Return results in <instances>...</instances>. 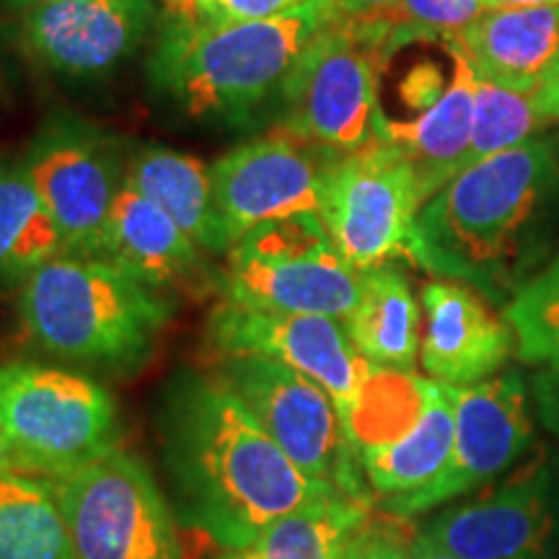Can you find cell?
<instances>
[{
	"label": "cell",
	"instance_id": "cell-24",
	"mask_svg": "<svg viewBox=\"0 0 559 559\" xmlns=\"http://www.w3.org/2000/svg\"><path fill=\"white\" fill-rule=\"evenodd\" d=\"M362 498L332 492L293 510L234 549H221L210 559H337L340 549L368 515Z\"/></svg>",
	"mask_w": 559,
	"mask_h": 559
},
{
	"label": "cell",
	"instance_id": "cell-6",
	"mask_svg": "<svg viewBox=\"0 0 559 559\" xmlns=\"http://www.w3.org/2000/svg\"><path fill=\"white\" fill-rule=\"evenodd\" d=\"M0 430L26 474L66 479L120 443L109 391L41 362H0Z\"/></svg>",
	"mask_w": 559,
	"mask_h": 559
},
{
	"label": "cell",
	"instance_id": "cell-16",
	"mask_svg": "<svg viewBox=\"0 0 559 559\" xmlns=\"http://www.w3.org/2000/svg\"><path fill=\"white\" fill-rule=\"evenodd\" d=\"M557 521V479L531 461L492 492L449 508L419 534L459 559L544 557Z\"/></svg>",
	"mask_w": 559,
	"mask_h": 559
},
{
	"label": "cell",
	"instance_id": "cell-32",
	"mask_svg": "<svg viewBox=\"0 0 559 559\" xmlns=\"http://www.w3.org/2000/svg\"><path fill=\"white\" fill-rule=\"evenodd\" d=\"M531 396L542 425L559 440V366H547L534 376Z\"/></svg>",
	"mask_w": 559,
	"mask_h": 559
},
{
	"label": "cell",
	"instance_id": "cell-29",
	"mask_svg": "<svg viewBox=\"0 0 559 559\" xmlns=\"http://www.w3.org/2000/svg\"><path fill=\"white\" fill-rule=\"evenodd\" d=\"M485 0H391L386 9L370 13L389 32L391 50L415 39H451L487 13Z\"/></svg>",
	"mask_w": 559,
	"mask_h": 559
},
{
	"label": "cell",
	"instance_id": "cell-4",
	"mask_svg": "<svg viewBox=\"0 0 559 559\" xmlns=\"http://www.w3.org/2000/svg\"><path fill=\"white\" fill-rule=\"evenodd\" d=\"M158 290L99 257L60 254L19 285V317L55 358L102 370H135L171 319Z\"/></svg>",
	"mask_w": 559,
	"mask_h": 559
},
{
	"label": "cell",
	"instance_id": "cell-22",
	"mask_svg": "<svg viewBox=\"0 0 559 559\" xmlns=\"http://www.w3.org/2000/svg\"><path fill=\"white\" fill-rule=\"evenodd\" d=\"M349 342L379 368L412 373L419 360V306L409 280L394 264L362 272L355 309L342 321Z\"/></svg>",
	"mask_w": 559,
	"mask_h": 559
},
{
	"label": "cell",
	"instance_id": "cell-10",
	"mask_svg": "<svg viewBox=\"0 0 559 559\" xmlns=\"http://www.w3.org/2000/svg\"><path fill=\"white\" fill-rule=\"evenodd\" d=\"M52 215L66 254L99 257L128 158L117 138L75 117H55L19 160Z\"/></svg>",
	"mask_w": 559,
	"mask_h": 559
},
{
	"label": "cell",
	"instance_id": "cell-21",
	"mask_svg": "<svg viewBox=\"0 0 559 559\" xmlns=\"http://www.w3.org/2000/svg\"><path fill=\"white\" fill-rule=\"evenodd\" d=\"M124 185L164 207L207 254H228L230 239L215 210L210 166L166 145H143L128 158Z\"/></svg>",
	"mask_w": 559,
	"mask_h": 559
},
{
	"label": "cell",
	"instance_id": "cell-27",
	"mask_svg": "<svg viewBox=\"0 0 559 559\" xmlns=\"http://www.w3.org/2000/svg\"><path fill=\"white\" fill-rule=\"evenodd\" d=\"M542 124L547 122L536 111L531 94L502 88L498 83L481 81L477 75V107H474L472 140L459 164V174L481 164L485 158H492L502 151L526 143V140H531V132L539 130Z\"/></svg>",
	"mask_w": 559,
	"mask_h": 559
},
{
	"label": "cell",
	"instance_id": "cell-5",
	"mask_svg": "<svg viewBox=\"0 0 559 559\" xmlns=\"http://www.w3.org/2000/svg\"><path fill=\"white\" fill-rule=\"evenodd\" d=\"M394 55L370 19H334L309 41L280 88V128L313 148L345 156L376 140L379 81Z\"/></svg>",
	"mask_w": 559,
	"mask_h": 559
},
{
	"label": "cell",
	"instance_id": "cell-28",
	"mask_svg": "<svg viewBox=\"0 0 559 559\" xmlns=\"http://www.w3.org/2000/svg\"><path fill=\"white\" fill-rule=\"evenodd\" d=\"M515 353L531 366H559V249L539 275L502 309Z\"/></svg>",
	"mask_w": 559,
	"mask_h": 559
},
{
	"label": "cell",
	"instance_id": "cell-11",
	"mask_svg": "<svg viewBox=\"0 0 559 559\" xmlns=\"http://www.w3.org/2000/svg\"><path fill=\"white\" fill-rule=\"evenodd\" d=\"M215 379L234 391L306 477L362 498L332 396L309 376L257 355L221 358Z\"/></svg>",
	"mask_w": 559,
	"mask_h": 559
},
{
	"label": "cell",
	"instance_id": "cell-40",
	"mask_svg": "<svg viewBox=\"0 0 559 559\" xmlns=\"http://www.w3.org/2000/svg\"><path fill=\"white\" fill-rule=\"evenodd\" d=\"M528 559H544V557H528Z\"/></svg>",
	"mask_w": 559,
	"mask_h": 559
},
{
	"label": "cell",
	"instance_id": "cell-17",
	"mask_svg": "<svg viewBox=\"0 0 559 559\" xmlns=\"http://www.w3.org/2000/svg\"><path fill=\"white\" fill-rule=\"evenodd\" d=\"M423 342L419 366L432 381L449 386H472L510 360L515 334L492 304L456 280L436 277L423 288Z\"/></svg>",
	"mask_w": 559,
	"mask_h": 559
},
{
	"label": "cell",
	"instance_id": "cell-37",
	"mask_svg": "<svg viewBox=\"0 0 559 559\" xmlns=\"http://www.w3.org/2000/svg\"><path fill=\"white\" fill-rule=\"evenodd\" d=\"M489 11L531 9V5H559V0H485Z\"/></svg>",
	"mask_w": 559,
	"mask_h": 559
},
{
	"label": "cell",
	"instance_id": "cell-15",
	"mask_svg": "<svg viewBox=\"0 0 559 559\" xmlns=\"http://www.w3.org/2000/svg\"><path fill=\"white\" fill-rule=\"evenodd\" d=\"M332 158L283 128L215 158L210 179L230 247L270 221L319 213L321 174Z\"/></svg>",
	"mask_w": 559,
	"mask_h": 559
},
{
	"label": "cell",
	"instance_id": "cell-14",
	"mask_svg": "<svg viewBox=\"0 0 559 559\" xmlns=\"http://www.w3.org/2000/svg\"><path fill=\"white\" fill-rule=\"evenodd\" d=\"M453 389L456 438L445 469L428 487L404 498L383 500L389 513L415 519L492 481L534 443L526 383L519 373H502L472 386Z\"/></svg>",
	"mask_w": 559,
	"mask_h": 559
},
{
	"label": "cell",
	"instance_id": "cell-7",
	"mask_svg": "<svg viewBox=\"0 0 559 559\" xmlns=\"http://www.w3.org/2000/svg\"><path fill=\"white\" fill-rule=\"evenodd\" d=\"M360 288L362 272L340 254L319 213L251 228L228 249L218 277L223 300L340 321L355 309Z\"/></svg>",
	"mask_w": 559,
	"mask_h": 559
},
{
	"label": "cell",
	"instance_id": "cell-31",
	"mask_svg": "<svg viewBox=\"0 0 559 559\" xmlns=\"http://www.w3.org/2000/svg\"><path fill=\"white\" fill-rule=\"evenodd\" d=\"M311 0H194L192 16L215 24L228 21H262L290 13Z\"/></svg>",
	"mask_w": 559,
	"mask_h": 559
},
{
	"label": "cell",
	"instance_id": "cell-9",
	"mask_svg": "<svg viewBox=\"0 0 559 559\" xmlns=\"http://www.w3.org/2000/svg\"><path fill=\"white\" fill-rule=\"evenodd\" d=\"M52 485L75 559H185L174 508L135 453L115 449Z\"/></svg>",
	"mask_w": 559,
	"mask_h": 559
},
{
	"label": "cell",
	"instance_id": "cell-19",
	"mask_svg": "<svg viewBox=\"0 0 559 559\" xmlns=\"http://www.w3.org/2000/svg\"><path fill=\"white\" fill-rule=\"evenodd\" d=\"M99 260L153 290L190 285L205 275L202 249L156 202L124 185L111 205Z\"/></svg>",
	"mask_w": 559,
	"mask_h": 559
},
{
	"label": "cell",
	"instance_id": "cell-26",
	"mask_svg": "<svg viewBox=\"0 0 559 559\" xmlns=\"http://www.w3.org/2000/svg\"><path fill=\"white\" fill-rule=\"evenodd\" d=\"M0 559H75L50 479L0 474Z\"/></svg>",
	"mask_w": 559,
	"mask_h": 559
},
{
	"label": "cell",
	"instance_id": "cell-3",
	"mask_svg": "<svg viewBox=\"0 0 559 559\" xmlns=\"http://www.w3.org/2000/svg\"><path fill=\"white\" fill-rule=\"evenodd\" d=\"M342 13L332 0L262 21H202L160 11L148 52V83L164 102L194 120L249 124L280 88L300 52Z\"/></svg>",
	"mask_w": 559,
	"mask_h": 559
},
{
	"label": "cell",
	"instance_id": "cell-36",
	"mask_svg": "<svg viewBox=\"0 0 559 559\" xmlns=\"http://www.w3.org/2000/svg\"><path fill=\"white\" fill-rule=\"evenodd\" d=\"M0 474H26L16 451L11 449L9 438L3 436V430H0Z\"/></svg>",
	"mask_w": 559,
	"mask_h": 559
},
{
	"label": "cell",
	"instance_id": "cell-39",
	"mask_svg": "<svg viewBox=\"0 0 559 559\" xmlns=\"http://www.w3.org/2000/svg\"><path fill=\"white\" fill-rule=\"evenodd\" d=\"M0 3H3L9 11L19 13V11L32 9V5H39V3H55V0H0Z\"/></svg>",
	"mask_w": 559,
	"mask_h": 559
},
{
	"label": "cell",
	"instance_id": "cell-23",
	"mask_svg": "<svg viewBox=\"0 0 559 559\" xmlns=\"http://www.w3.org/2000/svg\"><path fill=\"white\" fill-rule=\"evenodd\" d=\"M456 438L453 417V389L436 381L419 423L407 436L381 449L362 451L358 461L366 472L368 485L383 500L404 498L428 487L449 464Z\"/></svg>",
	"mask_w": 559,
	"mask_h": 559
},
{
	"label": "cell",
	"instance_id": "cell-30",
	"mask_svg": "<svg viewBox=\"0 0 559 559\" xmlns=\"http://www.w3.org/2000/svg\"><path fill=\"white\" fill-rule=\"evenodd\" d=\"M417 531L409 519L389 513H370L349 531L337 559H409Z\"/></svg>",
	"mask_w": 559,
	"mask_h": 559
},
{
	"label": "cell",
	"instance_id": "cell-18",
	"mask_svg": "<svg viewBox=\"0 0 559 559\" xmlns=\"http://www.w3.org/2000/svg\"><path fill=\"white\" fill-rule=\"evenodd\" d=\"M445 41L466 55L481 81L536 94L559 68V5L487 11Z\"/></svg>",
	"mask_w": 559,
	"mask_h": 559
},
{
	"label": "cell",
	"instance_id": "cell-20",
	"mask_svg": "<svg viewBox=\"0 0 559 559\" xmlns=\"http://www.w3.org/2000/svg\"><path fill=\"white\" fill-rule=\"evenodd\" d=\"M445 50L453 60V73L438 99L415 120L394 122L381 111L376 124V140H386L407 153L428 200L459 174L477 107V73L472 62L451 41H445Z\"/></svg>",
	"mask_w": 559,
	"mask_h": 559
},
{
	"label": "cell",
	"instance_id": "cell-2",
	"mask_svg": "<svg viewBox=\"0 0 559 559\" xmlns=\"http://www.w3.org/2000/svg\"><path fill=\"white\" fill-rule=\"evenodd\" d=\"M559 249V158L531 138L453 177L419 210L409 262L502 309Z\"/></svg>",
	"mask_w": 559,
	"mask_h": 559
},
{
	"label": "cell",
	"instance_id": "cell-13",
	"mask_svg": "<svg viewBox=\"0 0 559 559\" xmlns=\"http://www.w3.org/2000/svg\"><path fill=\"white\" fill-rule=\"evenodd\" d=\"M156 0H55L16 13L13 41L47 73L99 81L156 34Z\"/></svg>",
	"mask_w": 559,
	"mask_h": 559
},
{
	"label": "cell",
	"instance_id": "cell-33",
	"mask_svg": "<svg viewBox=\"0 0 559 559\" xmlns=\"http://www.w3.org/2000/svg\"><path fill=\"white\" fill-rule=\"evenodd\" d=\"M531 99L544 122H559V68L536 94H531Z\"/></svg>",
	"mask_w": 559,
	"mask_h": 559
},
{
	"label": "cell",
	"instance_id": "cell-1",
	"mask_svg": "<svg viewBox=\"0 0 559 559\" xmlns=\"http://www.w3.org/2000/svg\"><path fill=\"white\" fill-rule=\"evenodd\" d=\"M158 432L174 513L221 549L342 492L306 477L215 376L181 370L164 394Z\"/></svg>",
	"mask_w": 559,
	"mask_h": 559
},
{
	"label": "cell",
	"instance_id": "cell-8",
	"mask_svg": "<svg viewBox=\"0 0 559 559\" xmlns=\"http://www.w3.org/2000/svg\"><path fill=\"white\" fill-rule=\"evenodd\" d=\"M425 198L407 153L386 140L334 156L321 174L319 218L355 270L409 260Z\"/></svg>",
	"mask_w": 559,
	"mask_h": 559
},
{
	"label": "cell",
	"instance_id": "cell-35",
	"mask_svg": "<svg viewBox=\"0 0 559 559\" xmlns=\"http://www.w3.org/2000/svg\"><path fill=\"white\" fill-rule=\"evenodd\" d=\"M409 559H459V557H453V555H449V551L438 549L436 544L425 539L423 534H417V539L409 549Z\"/></svg>",
	"mask_w": 559,
	"mask_h": 559
},
{
	"label": "cell",
	"instance_id": "cell-38",
	"mask_svg": "<svg viewBox=\"0 0 559 559\" xmlns=\"http://www.w3.org/2000/svg\"><path fill=\"white\" fill-rule=\"evenodd\" d=\"M164 5V11H177V13H192L194 0H156Z\"/></svg>",
	"mask_w": 559,
	"mask_h": 559
},
{
	"label": "cell",
	"instance_id": "cell-25",
	"mask_svg": "<svg viewBox=\"0 0 559 559\" xmlns=\"http://www.w3.org/2000/svg\"><path fill=\"white\" fill-rule=\"evenodd\" d=\"M60 254L62 236L29 177L0 158V285H21Z\"/></svg>",
	"mask_w": 559,
	"mask_h": 559
},
{
	"label": "cell",
	"instance_id": "cell-12",
	"mask_svg": "<svg viewBox=\"0 0 559 559\" xmlns=\"http://www.w3.org/2000/svg\"><path fill=\"white\" fill-rule=\"evenodd\" d=\"M207 345L218 358L257 355L309 376L332 396L345 428L373 362L349 342L345 324L317 313L264 311L221 300L207 317Z\"/></svg>",
	"mask_w": 559,
	"mask_h": 559
},
{
	"label": "cell",
	"instance_id": "cell-34",
	"mask_svg": "<svg viewBox=\"0 0 559 559\" xmlns=\"http://www.w3.org/2000/svg\"><path fill=\"white\" fill-rule=\"evenodd\" d=\"M345 19H366L370 13L386 9L391 0H332Z\"/></svg>",
	"mask_w": 559,
	"mask_h": 559
}]
</instances>
